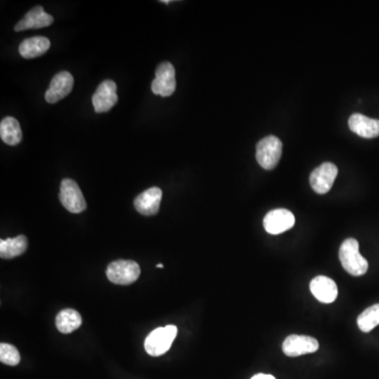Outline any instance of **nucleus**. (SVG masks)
Segmentation results:
<instances>
[{"label":"nucleus","instance_id":"1","mask_svg":"<svg viewBox=\"0 0 379 379\" xmlns=\"http://www.w3.org/2000/svg\"><path fill=\"white\" fill-rule=\"evenodd\" d=\"M339 260L343 269L353 276L365 275L369 269L367 260L359 252V244L354 238H348L339 249Z\"/></svg>","mask_w":379,"mask_h":379},{"label":"nucleus","instance_id":"2","mask_svg":"<svg viewBox=\"0 0 379 379\" xmlns=\"http://www.w3.org/2000/svg\"><path fill=\"white\" fill-rule=\"evenodd\" d=\"M176 335V326L169 325L155 329L146 337L144 349L151 356H161L170 350Z\"/></svg>","mask_w":379,"mask_h":379},{"label":"nucleus","instance_id":"3","mask_svg":"<svg viewBox=\"0 0 379 379\" xmlns=\"http://www.w3.org/2000/svg\"><path fill=\"white\" fill-rule=\"evenodd\" d=\"M282 154V142L276 136L262 138L256 146V159L265 170L276 168Z\"/></svg>","mask_w":379,"mask_h":379},{"label":"nucleus","instance_id":"4","mask_svg":"<svg viewBox=\"0 0 379 379\" xmlns=\"http://www.w3.org/2000/svg\"><path fill=\"white\" fill-rule=\"evenodd\" d=\"M107 276L113 284L128 286L139 278L140 267L133 260H116L109 265Z\"/></svg>","mask_w":379,"mask_h":379},{"label":"nucleus","instance_id":"5","mask_svg":"<svg viewBox=\"0 0 379 379\" xmlns=\"http://www.w3.org/2000/svg\"><path fill=\"white\" fill-rule=\"evenodd\" d=\"M59 199L61 205L71 213H82L87 209V203L82 190L73 179L65 178L61 181Z\"/></svg>","mask_w":379,"mask_h":379},{"label":"nucleus","instance_id":"6","mask_svg":"<svg viewBox=\"0 0 379 379\" xmlns=\"http://www.w3.org/2000/svg\"><path fill=\"white\" fill-rule=\"evenodd\" d=\"M155 80L152 82V92L156 95L169 97L172 95L176 89V80H175V69L172 63L164 61L157 67L155 72Z\"/></svg>","mask_w":379,"mask_h":379},{"label":"nucleus","instance_id":"7","mask_svg":"<svg viewBox=\"0 0 379 379\" xmlns=\"http://www.w3.org/2000/svg\"><path fill=\"white\" fill-rule=\"evenodd\" d=\"M337 174L338 169L334 164H323L311 173V187L317 194H326L332 189Z\"/></svg>","mask_w":379,"mask_h":379},{"label":"nucleus","instance_id":"8","mask_svg":"<svg viewBox=\"0 0 379 379\" xmlns=\"http://www.w3.org/2000/svg\"><path fill=\"white\" fill-rule=\"evenodd\" d=\"M319 343L317 339L304 335H290L282 343V351L287 356L297 357L316 352Z\"/></svg>","mask_w":379,"mask_h":379},{"label":"nucleus","instance_id":"9","mask_svg":"<svg viewBox=\"0 0 379 379\" xmlns=\"http://www.w3.org/2000/svg\"><path fill=\"white\" fill-rule=\"evenodd\" d=\"M295 217L286 209H276L269 212L264 219V227L272 235L284 233L294 227Z\"/></svg>","mask_w":379,"mask_h":379},{"label":"nucleus","instance_id":"10","mask_svg":"<svg viewBox=\"0 0 379 379\" xmlns=\"http://www.w3.org/2000/svg\"><path fill=\"white\" fill-rule=\"evenodd\" d=\"M116 90L117 85L113 80H105L98 85L92 97L96 113H106L117 104L118 96Z\"/></svg>","mask_w":379,"mask_h":379},{"label":"nucleus","instance_id":"11","mask_svg":"<svg viewBox=\"0 0 379 379\" xmlns=\"http://www.w3.org/2000/svg\"><path fill=\"white\" fill-rule=\"evenodd\" d=\"M74 78L69 72H59L54 76L49 89L46 92V100L49 104H55L59 100H63L71 93L73 89Z\"/></svg>","mask_w":379,"mask_h":379},{"label":"nucleus","instance_id":"12","mask_svg":"<svg viewBox=\"0 0 379 379\" xmlns=\"http://www.w3.org/2000/svg\"><path fill=\"white\" fill-rule=\"evenodd\" d=\"M161 198H163V191L157 187L150 188L136 197L134 201L136 211L144 216L155 215L159 213Z\"/></svg>","mask_w":379,"mask_h":379},{"label":"nucleus","instance_id":"13","mask_svg":"<svg viewBox=\"0 0 379 379\" xmlns=\"http://www.w3.org/2000/svg\"><path fill=\"white\" fill-rule=\"evenodd\" d=\"M310 290L314 297L323 304H332L338 295L334 280L326 276H317L311 282Z\"/></svg>","mask_w":379,"mask_h":379},{"label":"nucleus","instance_id":"14","mask_svg":"<svg viewBox=\"0 0 379 379\" xmlns=\"http://www.w3.org/2000/svg\"><path fill=\"white\" fill-rule=\"evenodd\" d=\"M54 23V18L48 14L43 6H37L28 11L26 16L15 26V31L32 30V28H41L49 27Z\"/></svg>","mask_w":379,"mask_h":379},{"label":"nucleus","instance_id":"15","mask_svg":"<svg viewBox=\"0 0 379 379\" xmlns=\"http://www.w3.org/2000/svg\"><path fill=\"white\" fill-rule=\"evenodd\" d=\"M349 128L361 137L375 138L379 136V120L367 117L363 114H353L349 118Z\"/></svg>","mask_w":379,"mask_h":379},{"label":"nucleus","instance_id":"16","mask_svg":"<svg viewBox=\"0 0 379 379\" xmlns=\"http://www.w3.org/2000/svg\"><path fill=\"white\" fill-rule=\"evenodd\" d=\"M51 47V43L47 37L36 36L27 38L19 46V53L23 58L32 59L43 56Z\"/></svg>","mask_w":379,"mask_h":379},{"label":"nucleus","instance_id":"17","mask_svg":"<svg viewBox=\"0 0 379 379\" xmlns=\"http://www.w3.org/2000/svg\"><path fill=\"white\" fill-rule=\"evenodd\" d=\"M0 137L2 142H6L9 146H17L21 144L23 139V132H21V124L16 118L8 116L1 120Z\"/></svg>","mask_w":379,"mask_h":379},{"label":"nucleus","instance_id":"18","mask_svg":"<svg viewBox=\"0 0 379 379\" xmlns=\"http://www.w3.org/2000/svg\"><path fill=\"white\" fill-rule=\"evenodd\" d=\"M82 324V315L74 309H65L56 316L57 330L63 334H70L80 328Z\"/></svg>","mask_w":379,"mask_h":379},{"label":"nucleus","instance_id":"19","mask_svg":"<svg viewBox=\"0 0 379 379\" xmlns=\"http://www.w3.org/2000/svg\"><path fill=\"white\" fill-rule=\"evenodd\" d=\"M27 249L28 240L23 235L0 240V257L4 260H12L17 256H21L27 251Z\"/></svg>","mask_w":379,"mask_h":379},{"label":"nucleus","instance_id":"20","mask_svg":"<svg viewBox=\"0 0 379 379\" xmlns=\"http://www.w3.org/2000/svg\"><path fill=\"white\" fill-rule=\"evenodd\" d=\"M357 325L363 333H369L378 326L379 325V304L365 309L357 319Z\"/></svg>","mask_w":379,"mask_h":379},{"label":"nucleus","instance_id":"21","mask_svg":"<svg viewBox=\"0 0 379 379\" xmlns=\"http://www.w3.org/2000/svg\"><path fill=\"white\" fill-rule=\"evenodd\" d=\"M0 361L4 365L14 367L21 363V354L14 346L2 343L0 345Z\"/></svg>","mask_w":379,"mask_h":379},{"label":"nucleus","instance_id":"22","mask_svg":"<svg viewBox=\"0 0 379 379\" xmlns=\"http://www.w3.org/2000/svg\"><path fill=\"white\" fill-rule=\"evenodd\" d=\"M251 379H276L274 376L268 375V374H257L254 375Z\"/></svg>","mask_w":379,"mask_h":379},{"label":"nucleus","instance_id":"23","mask_svg":"<svg viewBox=\"0 0 379 379\" xmlns=\"http://www.w3.org/2000/svg\"><path fill=\"white\" fill-rule=\"evenodd\" d=\"M156 267H157V268H159V269H163V268H164V266H163V265H161V264H159V265H157Z\"/></svg>","mask_w":379,"mask_h":379}]
</instances>
